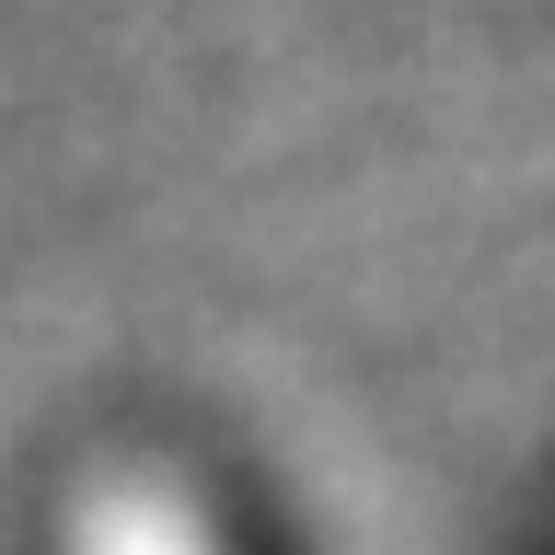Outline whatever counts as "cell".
<instances>
[{
	"label": "cell",
	"instance_id": "6da1fadb",
	"mask_svg": "<svg viewBox=\"0 0 555 555\" xmlns=\"http://www.w3.org/2000/svg\"><path fill=\"white\" fill-rule=\"evenodd\" d=\"M69 555H220V532L173 486H104L93 509L69 520Z\"/></svg>",
	"mask_w": 555,
	"mask_h": 555
}]
</instances>
